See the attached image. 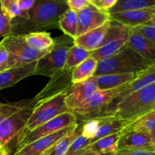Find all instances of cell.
<instances>
[{
  "instance_id": "cell-1",
  "label": "cell",
  "mask_w": 155,
  "mask_h": 155,
  "mask_svg": "<svg viewBox=\"0 0 155 155\" xmlns=\"http://www.w3.org/2000/svg\"><path fill=\"white\" fill-rule=\"evenodd\" d=\"M68 9L65 0H36L25 21L12 22V34L25 35L42 29H59L60 17Z\"/></svg>"
},
{
  "instance_id": "cell-2",
  "label": "cell",
  "mask_w": 155,
  "mask_h": 155,
  "mask_svg": "<svg viewBox=\"0 0 155 155\" xmlns=\"http://www.w3.org/2000/svg\"><path fill=\"white\" fill-rule=\"evenodd\" d=\"M155 110V83L118 101L105 115L130 123Z\"/></svg>"
},
{
  "instance_id": "cell-3",
  "label": "cell",
  "mask_w": 155,
  "mask_h": 155,
  "mask_svg": "<svg viewBox=\"0 0 155 155\" xmlns=\"http://www.w3.org/2000/svg\"><path fill=\"white\" fill-rule=\"evenodd\" d=\"M155 66L126 45L114 55L98 61L93 77L107 74H139Z\"/></svg>"
},
{
  "instance_id": "cell-4",
  "label": "cell",
  "mask_w": 155,
  "mask_h": 155,
  "mask_svg": "<svg viewBox=\"0 0 155 155\" xmlns=\"http://www.w3.org/2000/svg\"><path fill=\"white\" fill-rule=\"evenodd\" d=\"M36 102L30 104L0 121V155H12L16 150L18 138L31 114Z\"/></svg>"
},
{
  "instance_id": "cell-5",
  "label": "cell",
  "mask_w": 155,
  "mask_h": 155,
  "mask_svg": "<svg viewBox=\"0 0 155 155\" xmlns=\"http://www.w3.org/2000/svg\"><path fill=\"white\" fill-rule=\"evenodd\" d=\"M65 93L56 95L34 106L31 114L18 136V142L35 129L56 117L66 112H71L65 103Z\"/></svg>"
},
{
  "instance_id": "cell-6",
  "label": "cell",
  "mask_w": 155,
  "mask_h": 155,
  "mask_svg": "<svg viewBox=\"0 0 155 155\" xmlns=\"http://www.w3.org/2000/svg\"><path fill=\"white\" fill-rule=\"evenodd\" d=\"M74 45V39L64 34L54 38L52 48L36 61L34 75L51 77L63 69L68 50Z\"/></svg>"
},
{
  "instance_id": "cell-7",
  "label": "cell",
  "mask_w": 155,
  "mask_h": 155,
  "mask_svg": "<svg viewBox=\"0 0 155 155\" xmlns=\"http://www.w3.org/2000/svg\"><path fill=\"white\" fill-rule=\"evenodd\" d=\"M127 84L110 90H98L72 111L77 121L85 120L104 115L106 109L114 99L125 89Z\"/></svg>"
},
{
  "instance_id": "cell-8",
  "label": "cell",
  "mask_w": 155,
  "mask_h": 155,
  "mask_svg": "<svg viewBox=\"0 0 155 155\" xmlns=\"http://www.w3.org/2000/svg\"><path fill=\"white\" fill-rule=\"evenodd\" d=\"M130 30V27L110 20L104 43L100 48L92 51L91 56L98 62L116 54L127 45Z\"/></svg>"
},
{
  "instance_id": "cell-9",
  "label": "cell",
  "mask_w": 155,
  "mask_h": 155,
  "mask_svg": "<svg viewBox=\"0 0 155 155\" xmlns=\"http://www.w3.org/2000/svg\"><path fill=\"white\" fill-rule=\"evenodd\" d=\"M77 123V118L72 112H66V113L62 114L54 117V119L42 124L40 127H37L34 130L30 132V133L26 135L22 139H20L17 143L15 151L21 149L37 139L57 133V132L60 131L66 127H70V126L74 125Z\"/></svg>"
},
{
  "instance_id": "cell-10",
  "label": "cell",
  "mask_w": 155,
  "mask_h": 155,
  "mask_svg": "<svg viewBox=\"0 0 155 155\" xmlns=\"http://www.w3.org/2000/svg\"><path fill=\"white\" fill-rule=\"evenodd\" d=\"M0 43L12 54L18 66L36 62L46 53L30 48L25 42L24 35L11 34L3 38Z\"/></svg>"
},
{
  "instance_id": "cell-11",
  "label": "cell",
  "mask_w": 155,
  "mask_h": 155,
  "mask_svg": "<svg viewBox=\"0 0 155 155\" xmlns=\"http://www.w3.org/2000/svg\"><path fill=\"white\" fill-rule=\"evenodd\" d=\"M72 71L73 70L64 68L50 77L51 79L46 86L33 98L36 104L50 99L56 95L67 92V91L74 85L71 79Z\"/></svg>"
},
{
  "instance_id": "cell-12",
  "label": "cell",
  "mask_w": 155,
  "mask_h": 155,
  "mask_svg": "<svg viewBox=\"0 0 155 155\" xmlns=\"http://www.w3.org/2000/svg\"><path fill=\"white\" fill-rule=\"evenodd\" d=\"M77 124H78L77 123L57 133L37 139L21 149L15 151L13 155H48L53 146L66 135L73 131L77 127Z\"/></svg>"
},
{
  "instance_id": "cell-13",
  "label": "cell",
  "mask_w": 155,
  "mask_h": 155,
  "mask_svg": "<svg viewBox=\"0 0 155 155\" xmlns=\"http://www.w3.org/2000/svg\"><path fill=\"white\" fill-rule=\"evenodd\" d=\"M109 20L108 14L98 10L89 3V5L77 12V37L101 27Z\"/></svg>"
},
{
  "instance_id": "cell-14",
  "label": "cell",
  "mask_w": 155,
  "mask_h": 155,
  "mask_svg": "<svg viewBox=\"0 0 155 155\" xmlns=\"http://www.w3.org/2000/svg\"><path fill=\"white\" fill-rule=\"evenodd\" d=\"M98 86L92 79L74 84L65 93V103L71 112L83 104L96 91Z\"/></svg>"
},
{
  "instance_id": "cell-15",
  "label": "cell",
  "mask_w": 155,
  "mask_h": 155,
  "mask_svg": "<svg viewBox=\"0 0 155 155\" xmlns=\"http://www.w3.org/2000/svg\"><path fill=\"white\" fill-rule=\"evenodd\" d=\"M154 18L155 7L110 15V20L120 23L130 28H134L146 24Z\"/></svg>"
},
{
  "instance_id": "cell-16",
  "label": "cell",
  "mask_w": 155,
  "mask_h": 155,
  "mask_svg": "<svg viewBox=\"0 0 155 155\" xmlns=\"http://www.w3.org/2000/svg\"><path fill=\"white\" fill-rule=\"evenodd\" d=\"M137 149H155L151 143L150 133L137 131L121 132L118 141V151Z\"/></svg>"
},
{
  "instance_id": "cell-17",
  "label": "cell",
  "mask_w": 155,
  "mask_h": 155,
  "mask_svg": "<svg viewBox=\"0 0 155 155\" xmlns=\"http://www.w3.org/2000/svg\"><path fill=\"white\" fill-rule=\"evenodd\" d=\"M110 20H109L101 27L77 37L74 40V44L83 47L91 52L100 48L104 43L107 37V32L110 27Z\"/></svg>"
},
{
  "instance_id": "cell-18",
  "label": "cell",
  "mask_w": 155,
  "mask_h": 155,
  "mask_svg": "<svg viewBox=\"0 0 155 155\" xmlns=\"http://www.w3.org/2000/svg\"><path fill=\"white\" fill-rule=\"evenodd\" d=\"M154 83H155V67H153L151 69L138 74V76L135 80H133L130 83H127L125 89L109 104V106L106 109L105 112H104V115L121 99Z\"/></svg>"
},
{
  "instance_id": "cell-19",
  "label": "cell",
  "mask_w": 155,
  "mask_h": 155,
  "mask_svg": "<svg viewBox=\"0 0 155 155\" xmlns=\"http://www.w3.org/2000/svg\"><path fill=\"white\" fill-rule=\"evenodd\" d=\"M36 62L15 66L0 74V90L12 87L24 79L34 75Z\"/></svg>"
},
{
  "instance_id": "cell-20",
  "label": "cell",
  "mask_w": 155,
  "mask_h": 155,
  "mask_svg": "<svg viewBox=\"0 0 155 155\" xmlns=\"http://www.w3.org/2000/svg\"><path fill=\"white\" fill-rule=\"evenodd\" d=\"M127 45L142 58L155 66V44L144 38L131 28Z\"/></svg>"
},
{
  "instance_id": "cell-21",
  "label": "cell",
  "mask_w": 155,
  "mask_h": 155,
  "mask_svg": "<svg viewBox=\"0 0 155 155\" xmlns=\"http://www.w3.org/2000/svg\"><path fill=\"white\" fill-rule=\"evenodd\" d=\"M138 74H107L92 77V78L97 84L98 90H110L117 89L123 85L127 84L136 78Z\"/></svg>"
},
{
  "instance_id": "cell-22",
  "label": "cell",
  "mask_w": 155,
  "mask_h": 155,
  "mask_svg": "<svg viewBox=\"0 0 155 155\" xmlns=\"http://www.w3.org/2000/svg\"><path fill=\"white\" fill-rule=\"evenodd\" d=\"M130 124V123L127 120L119 119L110 115H105L104 121L100 126L96 135L94 139L91 140V144L101 138L120 133Z\"/></svg>"
},
{
  "instance_id": "cell-23",
  "label": "cell",
  "mask_w": 155,
  "mask_h": 155,
  "mask_svg": "<svg viewBox=\"0 0 155 155\" xmlns=\"http://www.w3.org/2000/svg\"><path fill=\"white\" fill-rule=\"evenodd\" d=\"M120 133L107 136L95 141L84 150L86 151L98 153L101 154L114 155L118 151V141L120 137Z\"/></svg>"
},
{
  "instance_id": "cell-24",
  "label": "cell",
  "mask_w": 155,
  "mask_h": 155,
  "mask_svg": "<svg viewBox=\"0 0 155 155\" xmlns=\"http://www.w3.org/2000/svg\"><path fill=\"white\" fill-rule=\"evenodd\" d=\"M24 39L30 48L40 52H47L54 45V39L47 31L29 33L24 35Z\"/></svg>"
},
{
  "instance_id": "cell-25",
  "label": "cell",
  "mask_w": 155,
  "mask_h": 155,
  "mask_svg": "<svg viewBox=\"0 0 155 155\" xmlns=\"http://www.w3.org/2000/svg\"><path fill=\"white\" fill-rule=\"evenodd\" d=\"M97 65L98 61L90 56L80 64L76 67L73 70L71 76L73 84L82 83L92 78L96 71Z\"/></svg>"
},
{
  "instance_id": "cell-26",
  "label": "cell",
  "mask_w": 155,
  "mask_h": 155,
  "mask_svg": "<svg viewBox=\"0 0 155 155\" xmlns=\"http://www.w3.org/2000/svg\"><path fill=\"white\" fill-rule=\"evenodd\" d=\"M153 7H155V0H117L116 4L108 11V15Z\"/></svg>"
},
{
  "instance_id": "cell-27",
  "label": "cell",
  "mask_w": 155,
  "mask_h": 155,
  "mask_svg": "<svg viewBox=\"0 0 155 155\" xmlns=\"http://www.w3.org/2000/svg\"><path fill=\"white\" fill-rule=\"evenodd\" d=\"M155 130V110L130 123L122 132L137 131L151 133Z\"/></svg>"
},
{
  "instance_id": "cell-28",
  "label": "cell",
  "mask_w": 155,
  "mask_h": 155,
  "mask_svg": "<svg viewBox=\"0 0 155 155\" xmlns=\"http://www.w3.org/2000/svg\"><path fill=\"white\" fill-rule=\"evenodd\" d=\"M59 29L64 34L75 40L77 34V13L70 9L67 10L58 21Z\"/></svg>"
},
{
  "instance_id": "cell-29",
  "label": "cell",
  "mask_w": 155,
  "mask_h": 155,
  "mask_svg": "<svg viewBox=\"0 0 155 155\" xmlns=\"http://www.w3.org/2000/svg\"><path fill=\"white\" fill-rule=\"evenodd\" d=\"M0 8L12 22L25 21L28 16V13L21 10L18 0H0Z\"/></svg>"
},
{
  "instance_id": "cell-30",
  "label": "cell",
  "mask_w": 155,
  "mask_h": 155,
  "mask_svg": "<svg viewBox=\"0 0 155 155\" xmlns=\"http://www.w3.org/2000/svg\"><path fill=\"white\" fill-rule=\"evenodd\" d=\"M91 56V51H87L83 47L74 44L69 50L67 55L64 68L69 70H74L79 64Z\"/></svg>"
},
{
  "instance_id": "cell-31",
  "label": "cell",
  "mask_w": 155,
  "mask_h": 155,
  "mask_svg": "<svg viewBox=\"0 0 155 155\" xmlns=\"http://www.w3.org/2000/svg\"><path fill=\"white\" fill-rule=\"evenodd\" d=\"M77 124H77V127L73 131L66 135L64 137L62 138L53 146L48 155H66L68 148L73 141L79 135L81 134V124L80 123H77Z\"/></svg>"
},
{
  "instance_id": "cell-32",
  "label": "cell",
  "mask_w": 155,
  "mask_h": 155,
  "mask_svg": "<svg viewBox=\"0 0 155 155\" xmlns=\"http://www.w3.org/2000/svg\"><path fill=\"white\" fill-rule=\"evenodd\" d=\"M105 115L95 117L80 122L81 124V135L89 139H93L96 135L100 126L104 121Z\"/></svg>"
},
{
  "instance_id": "cell-33",
  "label": "cell",
  "mask_w": 155,
  "mask_h": 155,
  "mask_svg": "<svg viewBox=\"0 0 155 155\" xmlns=\"http://www.w3.org/2000/svg\"><path fill=\"white\" fill-rule=\"evenodd\" d=\"M30 101H31V99L21 100L18 102L8 103V104H3V103L0 102V121L9 117L12 114L17 112L18 110H21V108L30 104Z\"/></svg>"
},
{
  "instance_id": "cell-34",
  "label": "cell",
  "mask_w": 155,
  "mask_h": 155,
  "mask_svg": "<svg viewBox=\"0 0 155 155\" xmlns=\"http://www.w3.org/2000/svg\"><path fill=\"white\" fill-rule=\"evenodd\" d=\"M90 145L91 139H87L80 134L70 145L66 155H80L83 154L84 150Z\"/></svg>"
},
{
  "instance_id": "cell-35",
  "label": "cell",
  "mask_w": 155,
  "mask_h": 155,
  "mask_svg": "<svg viewBox=\"0 0 155 155\" xmlns=\"http://www.w3.org/2000/svg\"><path fill=\"white\" fill-rule=\"evenodd\" d=\"M132 29L150 42L155 44V18L146 24Z\"/></svg>"
},
{
  "instance_id": "cell-36",
  "label": "cell",
  "mask_w": 155,
  "mask_h": 155,
  "mask_svg": "<svg viewBox=\"0 0 155 155\" xmlns=\"http://www.w3.org/2000/svg\"><path fill=\"white\" fill-rule=\"evenodd\" d=\"M17 65L15 58L0 43V74Z\"/></svg>"
},
{
  "instance_id": "cell-37",
  "label": "cell",
  "mask_w": 155,
  "mask_h": 155,
  "mask_svg": "<svg viewBox=\"0 0 155 155\" xmlns=\"http://www.w3.org/2000/svg\"><path fill=\"white\" fill-rule=\"evenodd\" d=\"M12 33V21L0 8V37H6Z\"/></svg>"
},
{
  "instance_id": "cell-38",
  "label": "cell",
  "mask_w": 155,
  "mask_h": 155,
  "mask_svg": "<svg viewBox=\"0 0 155 155\" xmlns=\"http://www.w3.org/2000/svg\"><path fill=\"white\" fill-rule=\"evenodd\" d=\"M117 0H89V3L98 10L108 14V11L117 3Z\"/></svg>"
},
{
  "instance_id": "cell-39",
  "label": "cell",
  "mask_w": 155,
  "mask_h": 155,
  "mask_svg": "<svg viewBox=\"0 0 155 155\" xmlns=\"http://www.w3.org/2000/svg\"><path fill=\"white\" fill-rule=\"evenodd\" d=\"M68 8L75 12H79L89 5V0H66Z\"/></svg>"
},
{
  "instance_id": "cell-40",
  "label": "cell",
  "mask_w": 155,
  "mask_h": 155,
  "mask_svg": "<svg viewBox=\"0 0 155 155\" xmlns=\"http://www.w3.org/2000/svg\"><path fill=\"white\" fill-rule=\"evenodd\" d=\"M114 155H155V149L122 150Z\"/></svg>"
},
{
  "instance_id": "cell-41",
  "label": "cell",
  "mask_w": 155,
  "mask_h": 155,
  "mask_svg": "<svg viewBox=\"0 0 155 155\" xmlns=\"http://www.w3.org/2000/svg\"><path fill=\"white\" fill-rule=\"evenodd\" d=\"M36 0H18V5L24 13H28L33 8Z\"/></svg>"
},
{
  "instance_id": "cell-42",
  "label": "cell",
  "mask_w": 155,
  "mask_h": 155,
  "mask_svg": "<svg viewBox=\"0 0 155 155\" xmlns=\"http://www.w3.org/2000/svg\"><path fill=\"white\" fill-rule=\"evenodd\" d=\"M150 136H151V143H152L154 148H155V130L152 133H150Z\"/></svg>"
},
{
  "instance_id": "cell-43",
  "label": "cell",
  "mask_w": 155,
  "mask_h": 155,
  "mask_svg": "<svg viewBox=\"0 0 155 155\" xmlns=\"http://www.w3.org/2000/svg\"><path fill=\"white\" fill-rule=\"evenodd\" d=\"M80 155H105V154H98V153H95V152H91V151H86V152L83 153Z\"/></svg>"
}]
</instances>
